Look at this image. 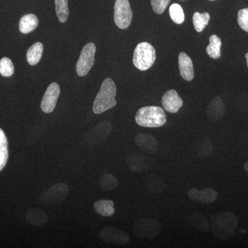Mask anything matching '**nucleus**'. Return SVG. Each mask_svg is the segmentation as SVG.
Returning <instances> with one entry per match:
<instances>
[{
    "mask_svg": "<svg viewBox=\"0 0 248 248\" xmlns=\"http://www.w3.org/2000/svg\"><path fill=\"white\" fill-rule=\"evenodd\" d=\"M238 228L237 217L232 212L214 215L210 221V228L217 239L226 241L233 236Z\"/></svg>",
    "mask_w": 248,
    "mask_h": 248,
    "instance_id": "f257e3e1",
    "label": "nucleus"
},
{
    "mask_svg": "<svg viewBox=\"0 0 248 248\" xmlns=\"http://www.w3.org/2000/svg\"><path fill=\"white\" fill-rule=\"evenodd\" d=\"M117 87L113 80L107 78L103 81L99 93L96 96L93 104V111L99 115L110 110L117 105L115 100Z\"/></svg>",
    "mask_w": 248,
    "mask_h": 248,
    "instance_id": "f03ea898",
    "label": "nucleus"
},
{
    "mask_svg": "<svg viewBox=\"0 0 248 248\" xmlns=\"http://www.w3.org/2000/svg\"><path fill=\"white\" fill-rule=\"evenodd\" d=\"M166 115L164 109L156 106L142 107L135 115V122L145 128H159L166 123Z\"/></svg>",
    "mask_w": 248,
    "mask_h": 248,
    "instance_id": "7ed1b4c3",
    "label": "nucleus"
},
{
    "mask_svg": "<svg viewBox=\"0 0 248 248\" xmlns=\"http://www.w3.org/2000/svg\"><path fill=\"white\" fill-rule=\"evenodd\" d=\"M156 60V51L153 46L148 42L138 44L133 54V63L141 71L150 69Z\"/></svg>",
    "mask_w": 248,
    "mask_h": 248,
    "instance_id": "20e7f679",
    "label": "nucleus"
},
{
    "mask_svg": "<svg viewBox=\"0 0 248 248\" xmlns=\"http://www.w3.org/2000/svg\"><path fill=\"white\" fill-rule=\"evenodd\" d=\"M69 191V187L64 183L55 184L40 196L39 203L45 206H50L60 203L68 197Z\"/></svg>",
    "mask_w": 248,
    "mask_h": 248,
    "instance_id": "39448f33",
    "label": "nucleus"
},
{
    "mask_svg": "<svg viewBox=\"0 0 248 248\" xmlns=\"http://www.w3.org/2000/svg\"><path fill=\"white\" fill-rule=\"evenodd\" d=\"M161 223L155 218H140L135 222L133 230L134 234L138 237L153 239L161 232Z\"/></svg>",
    "mask_w": 248,
    "mask_h": 248,
    "instance_id": "423d86ee",
    "label": "nucleus"
},
{
    "mask_svg": "<svg viewBox=\"0 0 248 248\" xmlns=\"http://www.w3.org/2000/svg\"><path fill=\"white\" fill-rule=\"evenodd\" d=\"M114 9V21L116 25L121 29H126L133 19V11L128 0H116Z\"/></svg>",
    "mask_w": 248,
    "mask_h": 248,
    "instance_id": "0eeeda50",
    "label": "nucleus"
},
{
    "mask_svg": "<svg viewBox=\"0 0 248 248\" xmlns=\"http://www.w3.org/2000/svg\"><path fill=\"white\" fill-rule=\"evenodd\" d=\"M96 53V46L93 43L87 44L82 50L79 60L77 62L76 71L78 76H86L94 63V55Z\"/></svg>",
    "mask_w": 248,
    "mask_h": 248,
    "instance_id": "6e6552de",
    "label": "nucleus"
},
{
    "mask_svg": "<svg viewBox=\"0 0 248 248\" xmlns=\"http://www.w3.org/2000/svg\"><path fill=\"white\" fill-rule=\"evenodd\" d=\"M111 131L112 125L109 122H102L98 124L87 135H85L84 140L90 145L97 146L109 136Z\"/></svg>",
    "mask_w": 248,
    "mask_h": 248,
    "instance_id": "1a4fd4ad",
    "label": "nucleus"
},
{
    "mask_svg": "<svg viewBox=\"0 0 248 248\" xmlns=\"http://www.w3.org/2000/svg\"><path fill=\"white\" fill-rule=\"evenodd\" d=\"M99 236L101 240L108 244L125 245L129 241L128 235L115 227L104 228L99 232Z\"/></svg>",
    "mask_w": 248,
    "mask_h": 248,
    "instance_id": "9d476101",
    "label": "nucleus"
},
{
    "mask_svg": "<svg viewBox=\"0 0 248 248\" xmlns=\"http://www.w3.org/2000/svg\"><path fill=\"white\" fill-rule=\"evenodd\" d=\"M60 94V88L58 83L49 85L41 102V109L45 113H50L55 110Z\"/></svg>",
    "mask_w": 248,
    "mask_h": 248,
    "instance_id": "9b49d317",
    "label": "nucleus"
},
{
    "mask_svg": "<svg viewBox=\"0 0 248 248\" xmlns=\"http://www.w3.org/2000/svg\"><path fill=\"white\" fill-rule=\"evenodd\" d=\"M161 104L170 113H177L183 107L184 101L175 90H169L161 98Z\"/></svg>",
    "mask_w": 248,
    "mask_h": 248,
    "instance_id": "f8f14e48",
    "label": "nucleus"
},
{
    "mask_svg": "<svg viewBox=\"0 0 248 248\" xmlns=\"http://www.w3.org/2000/svg\"><path fill=\"white\" fill-rule=\"evenodd\" d=\"M187 196L195 203L209 204L213 203L217 200L218 194L216 190L212 188H205L202 190L192 188L187 192Z\"/></svg>",
    "mask_w": 248,
    "mask_h": 248,
    "instance_id": "ddd939ff",
    "label": "nucleus"
},
{
    "mask_svg": "<svg viewBox=\"0 0 248 248\" xmlns=\"http://www.w3.org/2000/svg\"><path fill=\"white\" fill-rule=\"evenodd\" d=\"M135 142L140 149L149 154H154L156 153L159 146L156 139L150 134H139L135 137Z\"/></svg>",
    "mask_w": 248,
    "mask_h": 248,
    "instance_id": "4468645a",
    "label": "nucleus"
},
{
    "mask_svg": "<svg viewBox=\"0 0 248 248\" xmlns=\"http://www.w3.org/2000/svg\"><path fill=\"white\" fill-rule=\"evenodd\" d=\"M213 146L210 140L201 138L196 140L192 143V155L199 159H205L210 156L213 151Z\"/></svg>",
    "mask_w": 248,
    "mask_h": 248,
    "instance_id": "2eb2a0df",
    "label": "nucleus"
},
{
    "mask_svg": "<svg viewBox=\"0 0 248 248\" xmlns=\"http://www.w3.org/2000/svg\"><path fill=\"white\" fill-rule=\"evenodd\" d=\"M226 109L221 98L214 97L207 108L206 115L208 120L213 122H218L224 117Z\"/></svg>",
    "mask_w": 248,
    "mask_h": 248,
    "instance_id": "dca6fc26",
    "label": "nucleus"
},
{
    "mask_svg": "<svg viewBox=\"0 0 248 248\" xmlns=\"http://www.w3.org/2000/svg\"><path fill=\"white\" fill-rule=\"evenodd\" d=\"M179 68L180 75L186 81H190L195 78L193 63L186 53L182 52L179 55Z\"/></svg>",
    "mask_w": 248,
    "mask_h": 248,
    "instance_id": "f3484780",
    "label": "nucleus"
},
{
    "mask_svg": "<svg viewBox=\"0 0 248 248\" xmlns=\"http://www.w3.org/2000/svg\"><path fill=\"white\" fill-rule=\"evenodd\" d=\"M146 156L140 152H134L127 155L126 161L131 170L136 172H145L148 170Z\"/></svg>",
    "mask_w": 248,
    "mask_h": 248,
    "instance_id": "a211bd4d",
    "label": "nucleus"
},
{
    "mask_svg": "<svg viewBox=\"0 0 248 248\" xmlns=\"http://www.w3.org/2000/svg\"><path fill=\"white\" fill-rule=\"evenodd\" d=\"M27 221L32 226H43L48 221V215L40 208H31L26 214Z\"/></svg>",
    "mask_w": 248,
    "mask_h": 248,
    "instance_id": "6ab92c4d",
    "label": "nucleus"
},
{
    "mask_svg": "<svg viewBox=\"0 0 248 248\" xmlns=\"http://www.w3.org/2000/svg\"><path fill=\"white\" fill-rule=\"evenodd\" d=\"M39 24L38 18L35 15L28 14L23 16L19 21V31L23 34L30 33L35 30Z\"/></svg>",
    "mask_w": 248,
    "mask_h": 248,
    "instance_id": "aec40b11",
    "label": "nucleus"
},
{
    "mask_svg": "<svg viewBox=\"0 0 248 248\" xmlns=\"http://www.w3.org/2000/svg\"><path fill=\"white\" fill-rule=\"evenodd\" d=\"M191 226L195 229L203 232H208L210 229V223L208 217L200 213L192 214L189 218Z\"/></svg>",
    "mask_w": 248,
    "mask_h": 248,
    "instance_id": "412c9836",
    "label": "nucleus"
},
{
    "mask_svg": "<svg viewBox=\"0 0 248 248\" xmlns=\"http://www.w3.org/2000/svg\"><path fill=\"white\" fill-rule=\"evenodd\" d=\"M210 44L206 48L207 54L210 58L214 60L219 59L221 56V46L222 42L221 39L216 35H212L209 39Z\"/></svg>",
    "mask_w": 248,
    "mask_h": 248,
    "instance_id": "4be33fe9",
    "label": "nucleus"
},
{
    "mask_svg": "<svg viewBox=\"0 0 248 248\" xmlns=\"http://www.w3.org/2000/svg\"><path fill=\"white\" fill-rule=\"evenodd\" d=\"M44 46L41 42H37L31 46L27 54V62L29 64L34 66L40 62L43 55Z\"/></svg>",
    "mask_w": 248,
    "mask_h": 248,
    "instance_id": "5701e85b",
    "label": "nucleus"
},
{
    "mask_svg": "<svg viewBox=\"0 0 248 248\" xmlns=\"http://www.w3.org/2000/svg\"><path fill=\"white\" fill-rule=\"evenodd\" d=\"M94 210L103 217H110L115 213L114 202L111 200H99L94 204Z\"/></svg>",
    "mask_w": 248,
    "mask_h": 248,
    "instance_id": "b1692460",
    "label": "nucleus"
},
{
    "mask_svg": "<svg viewBox=\"0 0 248 248\" xmlns=\"http://www.w3.org/2000/svg\"><path fill=\"white\" fill-rule=\"evenodd\" d=\"M146 186L152 192L160 194L166 188V185L164 179L156 175H151L146 181Z\"/></svg>",
    "mask_w": 248,
    "mask_h": 248,
    "instance_id": "393cba45",
    "label": "nucleus"
},
{
    "mask_svg": "<svg viewBox=\"0 0 248 248\" xmlns=\"http://www.w3.org/2000/svg\"><path fill=\"white\" fill-rule=\"evenodd\" d=\"M210 20V16L208 13L200 14L199 12L195 13L192 17L194 27L197 32H202L205 28L208 25Z\"/></svg>",
    "mask_w": 248,
    "mask_h": 248,
    "instance_id": "a878e982",
    "label": "nucleus"
},
{
    "mask_svg": "<svg viewBox=\"0 0 248 248\" xmlns=\"http://www.w3.org/2000/svg\"><path fill=\"white\" fill-rule=\"evenodd\" d=\"M55 4L59 21L62 23L66 22L69 15L68 0H55Z\"/></svg>",
    "mask_w": 248,
    "mask_h": 248,
    "instance_id": "bb28decb",
    "label": "nucleus"
},
{
    "mask_svg": "<svg viewBox=\"0 0 248 248\" xmlns=\"http://www.w3.org/2000/svg\"><path fill=\"white\" fill-rule=\"evenodd\" d=\"M99 186L104 191L113 190L118 186V182L113 175L105 174L99 179Z\"/></svg>",
    "mask_w": 248,
    "mask_h": 248,
    "instance_id": "cd10ccee",
    "label": "nucleus"
},
{
    "mask_svg": "<svg viewBox=\"0 0 248 248\" xmlns=\"http://www.w3.org/2000/svg\"><path fill=\"white\" fill-rule=\"evenodd\" d=\"M171 19L177 24H182L185 20V15L182 6L178 4L171 5L169 9Z\"/></svg>",
    "mask_w": 248,
    "mask_h": 248,
    "instance_id": "c85d7f7f",
    "label": "nucleus"
},
{
    "mask_svg": "<svg viewBox=\"0 0 248 248\" xmlns=\"http://www.w3.org/2000/svg\"><path fill=\"white\" fill-rule=\"evenodd\" d=\"M14 73V66L12 61L9 58H4L0 60V74L9 78Z\"/></svg>",
    "mask_w": 248,
    "mask_h": 248,
    "instance_id": "c756f323",
    "label": "nucleus"
},
{
    "mask_svg": "<svg viewBox=\"0 0 248 248\" xmlns=\"http://www.w3.org/2000/svg\"><path fill=\"white\" fill-rule=\"evenodd\" d=\"M170 1V0H151L152 8L156 14H163L169 6Z\"/></svg>",
    "mask_w": 248,
    "mask_h": 248,
    "instance_id": "7c9ffc66",
    "label": "nucleus"
},
{
    "mask_svg": "<svg viewBox=\"0 0 248 248\" xmlns=\"http://www.w3.org/2000/svg\"><path fill=\"white\" fill-rule=\"evenodd\" d=\"M237 21L241 29L248 32V8L240 10L238 12Z\"/></svg>",
    "mask_w": 248,
    "mask_h": 248,
    "instance_id": "2f4dec72",
    "label": "nucleus"
},
{
    "mask_svg": "<svg viewBox=\"0 0 248 248\" xmlns=\"http://www.w3.org/2000/svg\"><path fill=\"white\" fill-rule=\"evenodd\" d=\"M9 159V151L7 148H0V171L2 170Z\"/></svg>",
    "mask_w": 248,
    "mask_h": 248,
    "instance_id": "473e14b6",
    "label": "nucleus"
},
{
    "mask_svg": "<svg viewBox=\"0 0 248 248\" xmlns=\"http://www.w3.org/2000/svg\"><path fill=\"white\" fill-rule=\"evenodd\" d=\"M8 140L5 135L4 130L0 128V148H7Z\"/></svg>",
    "mask_w": 248,
    "mask_h": 248,
    "instance_id": "72a5a7b5",
    "label": "nucleus"
},
{
    "mask_svg": "<svg viewBox=\"0 0 248 248\" xmlns=\"http://www.w3.org/2000/svg\"><path fill=\"white\" fill-rule=\"evenodd\" d=\"M244 169H245V170H246V172H247V173L248 174V161H246V162L245 163Z\"/></svg>",
    "mask_w": 248,
    "mask_h": 248,
    "instance_id": "f704fd0d",
    "label": "nucleus"
},
{
    "mask_svg": "<svg viewBox=\"0 0 248 248\" xmlns=\"http://www.w3.org/2000/svg\"><path fill=\"white\" fill-rule=\"evenodd\" d=\"M246 63H247V66L248 67V53L246 54Z\"/></svg>",
    "mask_w": 248,
    "mask_h": 248,
    "instance_id": "c9c22d12",
    "label": "nucleus"
},
{
    "mask_svg": "<svg viewBox=\"0 0 248 248\" xmlns=\"http://www.w3.org/2000/svg\"><path fill=\"white\" fill-rule=\"evenodd\" d=\"M179 1H187V0H179Z\"/></svg>",
    "mask_w": 248,
    "mask_h": 248,
    "instance_id": "e433bc0d",
    "label": "nucleus"
},
{
    "mask_svg": "<svg viewBox=\"0 0 248 248\" xmlns=\"http://www.w3.org/2000/svg\"><path fill=\"white\" fill-rule=\"evenodd\" d=\"M211 1H213V0H211Z\"/></svg>",
    "mask_w": 248,
    "mask_h": 248,
    "instance_id": "4c0bfd02",
    "label": "nucleus"
}]
</instances>
